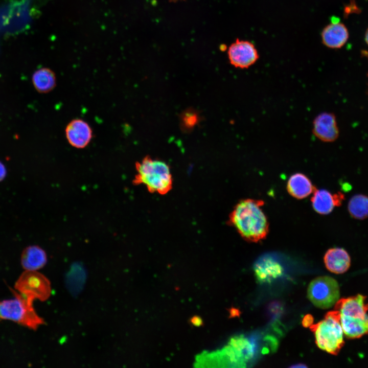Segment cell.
Returning <instances> with one entry per match:
<instances>
[{"instance_id": "cell-2", "label": "cell", "mask_w": 368, "mask_h": 368, "mask_svg": "<svg viewBox=\"0 0 368 368\" xmlns=\"http://www.w3.org/2000/svg\"><path fill=\"white\" fill-rule=\"evenodd\" d=\"M12 299L0 301V318L14 321L32 330L44 323L36 312L33 302L38 300L36 294L19 277L16 281Z\"/></svg>"}, {"instance_id": "cell-7", "label": "cell", "mask_w": 368, "mask_h": 368, "mask_svg": "<svg viewBox=\"0 0 368 368\" xmlns=\"http://www.w3.org/2000/svg\"><path fill=\"white\" fill-rule=\"evenodd\" d=\"M312 133L324 142H333L339 136V129L335 116L329 112L318 114L313 120Z\"/></svg>"}, {"instance_id": "cell-27", "label": "cell", "mask_w": 368, "mask_h": 368, "mask_svg": "<svg viewBox=\"0 0 368 368\" xmlns=\"http://www.w3.org/2000/svg\"><path fill=\"white\" fill-rule=\"evenodd\" d=\"M362 54H363V55H364L365 57H366L367 58V59H368V51H362Z\"/></svg>"}, {"instance_id": "cell-19", "label": "cell", "mask_w": 368, "mask_h": 368, "mask_svg": "<svg viewBox=\"0 0 368 368\" xmlns=\"http://www.w3.org/2000/svg\"><path fill=\"white\" fill-rule=\"evenodd\" d=\"M348 211L355 219L362 220L368 217V197L362 194L353 196L348 203Z\"/></svg>"}, {"instance_id": "cell-26", "label": "cell", "mask_w": 368, "mask_h": 368, "mask_svg": "<svg viewBox=\"0 0 368 368\" xmlns=\"http://www.w3.org/2000/svg\"><path fill=\"white\" fill-rule=\"evenodd\" d=\"M365 40L368 45V29H367L365 34Z\"/></svg>"}, {"instance_id": "cell-16", "label": "cell", "mask_w": 368, "mask_h": 368, "mask_svg": "<svg viewBox=\"0 0 368 368\" xmlns=\"http://www.w3.org/2000/svg\"><path fill=\"white\" fill-rule=\"evenodd\" d=\"M340 323L343 333L348 338H357L368 334V316L354 318L340 315Z\"/></svg>"}, {"instance_id": "cell-18", "label": "cell", "mask_w": 368, "mask_h": 368, "mask_svg": "<svg viewBox=\"0 0 368 368\" xmlns=\"http://www.w3.org/2000/svg\"><path fill=\"white\" fill-rule=\"evenodd\" d=\"M32 80L34 87L40 93H48L52 90L56 85L54 72L46 67L36 71L33 74Z\"/></svg>"}, {"instance_id": "cell-14", "label": "cell", "mask_w": 368, "mask_h": 368, "mask_svg": "<svg viewBox=\"0 0 368 368\" xmlns=\"http://www.w3.org/2000/svg\"><path fill=\"white\" fill-rule=\"evenodd\" d=\"M47 262L45 251L37 246L28 247L21 257V264L25 270L37 271L42 268Z\"/></svg>"}, {"instance_id": "cell-13", "label": "cell", "mask_w": 368, "mask_h": 368, "mask_svg": "<svg viewBox=\"0 0 368 368\" xmlns=\"http://www.w3.org/2000/svg\"><path fill=\"white\" fill-rule=\"evenodd\" d=\"M324 263L328 270L336 274L347 271L351 265V259L348 252L339 247L328 249L326 252Z\"/></svg>"}, {"instance_id": "cell-20", "label": "cell", "mask_w": 368, "mask_h": 368, "mask_svg": "<svg viewBox=\"0 0 368 368\" xmlns=\"http://www.w3.org/2000/svg\"><path fill=\"white\" fill-rule=\"evenodd\" d=\"M197 121V115L192 111L185 112L182 117V122L183 125L187 128L193 127L196 124Z\"/></svg>"}, {"instance_id": "cell-22", "label": "cell", "mask_w": 368, "mask_h": 368, "mask_svg": "<svg viewBox=\"0 0 368 368\" xmlns=\"http://www.w3.org/2000/svg\"><path fill=\"white\" fill-rule=\"evenodd\" d=\"M190 323L194 326L200 327L203 325L201 318L197 315L193 316L190 319Z\"/></svg>"}, {"instance_id": "cell-23", "label": "cell", "mask_w": 368, "mask_h": 368, "mask_svg": "<svg viewBox=\"0 0 368 368\" xmlns=\"http://www.w3.org/2000/svg\"><path fill=\"white\" fill-rule=\"evenodd\" d=\"M6 174V170L5 167L2 163L0 162V181L4 178Z\"/></svg>"}, {"instance_id": "cell-12", "label": "cell", "mask_w": 368, "mask_h": 368, "mask_svg": "<svg viewBox=\"0 0 368 368\" xmlns=\"http://www.w3.org/2000/svg\"><path fill=\"white\" fill-rule=\"evenodd\" d=\"M313 192L311 199L313 208L316 212L323 215L329 214L335 206H339L344 197L341 192L331 194L325 189L315 188Z\"/></svg>"}, {"instance_id": "cell-8", "label": "cell", "mask_w": 368, "mask_h": 368, "mask_svg": "<svg viewBox=\"0 0 368 368\" xmlns=\"http://www.w3.org/2000/svg\"><path fill=\"white\" fill-rule=\"evenodd\" d=\"M65 132L68 143L78 149L86 147L93 137V131L90 125L81 119L71 121L66 125Z\"/></svg>"}, {"instance_id": "cell-6", "label": "cell", "mask_w": 368, "mask_h": 368, "mask_svg": "<svg viewBox=\"0 0 368 368\" xmlns=\"http://www.w3.org/2000/svg\"><path fill=\"white\" fill-rule=\"evenodd\" d=\"M227 54L231 64L241 69L248 68L255 64L260 57L252 42L239 38L231 44Z\"/></svg>"}, {"instance_id": "cell-3", "label": "cell", "mask_w": 368, "mask_h": 368, "mask_svg": "<svg viewBox=\"0 0 368 368\" xmlns=\"http://www.w3.org/2000/svg\"><path fill=\"white\" fill-rule=\"evenodd\" d=\"M135 185H144L150 193L165 195L172 188L173 179L169 166L164 162L145 157L135 164Z\"/></svg>"}, {"instance_id": "cell-28", "label": "cell", "mask_w": 368, "mask_h": 368, "mask_svg": "<svg viewBox=\"0 0 368 368\" xmlns=\"http://www.w3.org/2000/svg\"><path fill=\"white\" fill-rule=\"evenodd\" d=\"M181 1H183V0H170V1L171 2H177Z\"/></svg>"}, {"instance_id": "cell-10", "label": "cell", "mask_w": 368, "mask_h": 368, "mask_svg": "<svg viewBox=\"0 0 368 368\" xmlns=\"http://www.w3.org/2000/svg\"><path fill=\"white\" fill-rule=\"evenodd\" d=\"M335 310L340 315L354 318H363L368 316L366 297L361 294L339 299L335 304Z\"/></svg>"}, {"instance_id": "cell-21", "label": "cell", "mask_w": 368, "mask_h": 368, "mask_svg": "<svg viewBox=\"0 0 368 368\" xmlns=\"http://www.w3.org/2000/svg\"><path fill=\"white\" fill-rule=\"evenodd\" d=\"M314 318L312 315L306 314L303 318L302 325L304 327H310L313 323Z\"/></svg>"}, {"instance_id": "cell-4", "label": "cell", "mask_w": 368, "mask_h": 368, "mask_svg": "<svg viewBox=\"0 0 368 368\" xmlns=\"http://www.w3.org/2000/svg\"><path fill=\"white\" fill-rule=\"evenodd\" d=\"M314 333L315 342L321 350L337 355L344 344L340 315L337 310L328 312L324 319L310 327Z\"/></svg>"}, {"instance_id": "cell-5", "label": "cell", "mask_w": 368, "mask_h": 368, "mask_svg": "<svg viewBox=\"0 0 368 368\" xmlns=\"http://www.w3.org/2000/svg\"><path fill=\"white\" fill-rule=\"evenodd\" d=\"M307 296L316 307L321 309L330 308L339 299V285L332 277H317L309 284Z\"/></svg>"}, {"instance_id": "cell-25", "label": "cell", "mask_w": 368, "mask_h": 368, "mask_svg": "<svg viewBox=\"0 0 368 368\" xmlns=\"http://www.w3.org/2000/svg\"><path fill=\"white\" fill-rule=\"evenodd\" d=\"M292 367H306V365L304 364H302L301 363H300L299 364H297L295 365H293L291 366Z\"/></svg>"}, {"instance_id": "cell-15", "label": "cell", "mask_w": 368, "mask_h": 368, "mask_svg": "<svg viewBox=\"0 0 368 368\" xmlns=\"http://www.w3.org/2000/svg\"><path fill=\"white\" fill-rule=\"evenodd\" d=\"M289 194L297 199H303L309 196L315 188L310 179L304 174L297 173L291 175L287 185Z\"/></svg>"}, {"instance_id": "cell-9", "label": "cell", "mask_w": 368, "mask_h": 368, "mask_svg": "<svg viewBox=\"0 0 368 368\" xmlns=\"http://www.w3.org/2000/svg\"><path fill=\"white\" fill-rule=\"evenodd\" d=\"M348 37L347 28L336 17L331 18V23L327 25L321 33L322 43L330 49L341 48L346 43Z\"/></svg>"}, {"instance_id": "cell-24", "label": "cell", "mask_w": 368, "mask_h": 368, "mask_svg": "<svg viewBox=\"0 0 368 368\" xmlns=\"http://www.w3.org/2000/svg\"><path fill=\"white\" fill-rule=\"evenodd\" d=\"M230 317H234L240 314V311L236 308H232L229 310Z\"/></svg>"}, {"instance_id": "cell-11", "label": "cell", "mask_w": 368, "mask_h": 368, "mask_svg": "<svg viewBox=\"0 0 368 368\" xmlns=\"http://www.w3.org/2000/svg\"><path fill=\"white\" fill-rule=\"evenodd\" d=\"M254 272L258 281L270 283L282 275L284 269L280 263L271 256L259 258L254 265Z\"/></svg>"}, {"instance_id": "cell-1", "label": "cell", "mask_w": 368, "mask_h": 368, "mask_svg": "<svg viewBox=\"0 0 368 368\" xmlns=\"http://www.w3.org/2000/svg\"><path fill=\"white\" fill-rule=\"evenodd\" d=\"M264 204L261 200H242L229 215V224L246 241L258 242L265 239L268 233V222L262 209Z\"/></svg>"}, {"instance_id": "cell-17", "label": "cell", "mask_w": 368, "mask_h": 368, "mask_svg": "<svg viewBox=\"0 0 368 368\" xmlns=\"http://www.w3.org/2000/svg\"><path fill=\"white\" fill-rule=\"evenodd\" d=\"M229 344L234 349L237 357L245 363L252 359L257 352L256 343L244 335L231 338Z\"/></svg>"}]
</instances>
